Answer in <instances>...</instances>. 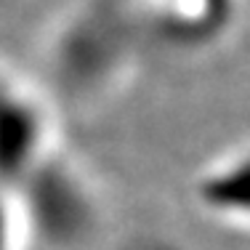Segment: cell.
I'll use <instances>...</instances> for the list:
<instances>
[{
    "mask_svg": "<svg viewBox=\"0 0 250 250\" xmlns=\"http://www.w3.org/2000/svg\"><path fill=\"white\" fill-rule=\"evenodd\" d=\"M133 21L106 3H80L51 29L48 64L56 96L75 109L104 104L133 67Z\"/></svg>",
    "mask_w": 250,
    "mask_h": 250,
    "instance_id": "1",
    "label": "cell"
},
{
    "mask_svg": "<svg viewBox=\"0 0 250 250\" xmlns=\"http://www.w3.org/2000/svg\"><path fill=\"white\" fill-rule=\"evenodd\" d=\"M62 154L53 101L0 67V189L16 197Z\"/></svg>",
    "mask_w": 250,
    "mask_h": 250,
    "instance_id": "2",
    "label": "cell"
}]
</instances>
